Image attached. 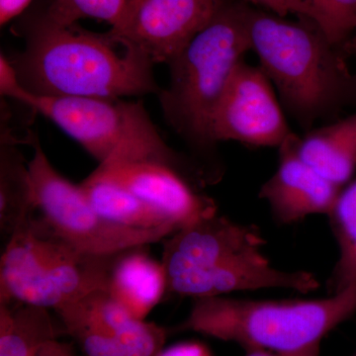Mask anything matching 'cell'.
Here are the masks:
<instances>
[{"label":"cell","instance_id":"obj_17","mask_svg":"<svg viewBox=\"0 0 356 356\" xmlns=\"http://www.w3.org/2000/svg\"><path fill=\"white\" fill-rule=\"evenodd\" d=\"M38 210L28 161L17 144L0 142V233L8 240Z\"/></svg>","mask_w":356,"mask_h":356},{"label":"cell","instance_id":"obj_6","mask_svg":"<svg viewBox=\"0 0 356 356\" xmlns=\"http://www.w3.org/2000/svg\"><path fill=\"white\" fill-rule=\"evenodd\" d=\"M30 107L54 122L99 165L161 163L175 168L200 188L209 185L189 154L168 146L142 102L33 95Z\"/></svg>","mask_w":356,"mask_h":356},{"label":"cell","instance_id":"obj_26","mask_svg":"<svg viewBox=\"0 0 356 356\" xmlns=\"http://www.w3.org/2000/svg\"><path fill=\"white\" fill-rule=\"evenodd\" d=\"M35 356H77L72 343H64L58 339L51 341L40 350Z\"/></svg>","mask_w":356,"mask_h":356},{"label":"cell","instance_id":"obj_14","mask_svg":"<svg viewBox=\"0 0 356 356\" xmlns=\"http://www.w3.org/2000/svg\"><path fill=\"white\" fill-rule=\"evenodd\" d=\"M146 248H129L113 255L104 290L139 320H146L166 295L165 268Z\"/></svg>","mask_w":356,"mask_h":356},{"label":"cell","instance_id":"obj_24","mask_svg":"<svg viewBox=\"0 0 356 356\" xmlns=\"http://www.w3.org/2000/svg\"><path fill=\"white\" fill-rule=\"evenodd\" d=\"M32 0H0V25L4 26L27 11Z\"/></svg>","mask_w":356,"mask_h":356},{"label":"cell","instance_id":"obj_9","mask_svg":"<svg viewBox=\"0 0 356 356\" xmlns=\"http://www.w3.org/2000/svg\"><path fill=\"white\" fill-rule=\"evenodd\" d=\"M293 133L268 77L259 65L243 60L215 113L214 140L218 144L235 140L248 146L280 147Z\"/></svg>","mask_w":356,"mask_h":356},{"label":"cell","instance_id":"obj_15","mask_svg":"<svg viewBox=\"0 0 356 356\" xmlns=\"http://www.w3.org/2000/svg\"><path fill=\"white\" fill-rule=\"evenodd\" d=\"M298 151L323 177L343 187L356 170V112L305 132Z\"/></svg>","mask_w":356,"mask_h":356},{"label":"cell","instance_id":"obj_25","mask_svg":"<svg viewBox=\"0 0 356 356\" xmlns=\"http://www.w3.org/2000/svg\"><path fill=\"white\" fill-rule=\"evenodd\" d=\"M238 1L259 7L282 17H286L288 14H290L288 0H238Z\"/></svg>","mask_w":356,"mask_h":356},{"label":"cell","instance_id":"obj_20","mask_svg":"<svg viewBox=\"0 0 356 356\" xmlns=\"http://www.w3.org/2000/svg\"><path fill=\"white\" fill-rule=\"evenodd\" d=\"M137 0H49L42 6L46 15L63 25L76 24L84 18H95L118 27Z\"/></svg>","mask_w":356,"mask_h":356},{"label":"cell","instance_id":"obj_19","mask_svg":"<svg viewBox=\"0 0 356 356\" xmlns=\"http://www.w3.org/2000/svg\"><path fill=\"white\" fill-rule=\"evenodd\" d=\"M327 217L339 252L327 289L337 294L356 286V178L341 188Z\"/></svg>","mask_w":356,"mask_h":356},{"label":"cell","instance_id":"obj_23","mask_svg":"<svg viewBox=\"0 0 356 356\" xmlns=\"http://www.w3.org/2000/svg\"><path fill=\"white\" fill-rule=\"evenodd\" d=\"M158 356H214L206 344L187 341L163 348Z\"/></svg>","mask_w":356,"mask_h":356},{"label":"cell","instance_id":"obj_22","mask_svg":"<svg viewBox=\"0 0 356 356\" xmlns=\"http://www.w3.org/2000/svg\"><path fill=\"white\" fill-rule=\"evenodd\" d=\"M0 95L4 100H10L30 107L33 93L21 83L19 76L10 58L0 56Z\"/></svg>","mask_w":356,"mask_h":356},{"label":"cell","instance_id":"obj_21","mask_svg":"<svg viewBox=\"0 0 356 356\" xmlns=\"http://www.w3.org/2000/svg\"><path fill=\"white\" fill-rule=\"evenodd\" d=\"M310 20L332 44L343 49L356 32V0H311Z\"/></svg>","mask_w":356,"mask_h":356},{"label":"cell","instance_id":"obj_8","mask_svg":"<svg viewBox=\"0 0 356 356\" xmlns=\"http://www.w3.org/2000/svg\"><path fill=\"white\" fill-rule=\"evenodd\" d=\"M28 161L41 221L53 235L89 255L107 257L129 248L147 247L177 232L172 226L129 228L100 216L84 195L81 185L72 184L51 165L36 135Z\"/></svg>","mask_w":356,"mask_h":356},{"label":"cell","instance_id":"obj_18","mask_svg":"<svg viewBox=\"0 0 356 356\" xmlns=\"http://www.w3.org/2000/svg\"><path fill=\"white\" fill-rule=\"evenodd\" d=\"M58 329L49 309L21 302L0 303V356H35L58 339Z\"/></svg>","mask_w":356,"mask_h":356},{"label":"cell","instance_id":"obj_29","mask_svg":"<svg viewBox=\"0 0 356 356\" xmlns=\"http://www.w3.org/2000/svg\"><path fill=\"white\" fill-rule=\"evenodd\" d=\"M346 47H350L351 50L355 51L356 53V32L355 33V35L351 37V39Z\"/></svg>","mask_w":356,"mask_h":356},{"label":"cell","instance_id":"obj_1","mask_svg":"<svg viewBox=\"0 0 356 356\" xmlns=\"http://www.w3.org/2000/svg\"><path fill=\"white\" fill-rule=\"evenodd\" d=\"M16 32L25 48L9 58L34 95L119 99L161 92L151 58L133 46L119 51L108 32L60 24L42 6L22 14Z\"/></svg>","mask_w":356,"mask_h":356},{"label":"cell","instance_id":"obj_28","mask_svg":"<svg viewBox=\"0 0 356 356\" xmlns=\"http://www.w3.org/2000/svg\"><path fill=\"white\" fill-rule=\"evenodd\" d=\"M310 2L311 0H288L290 14H295L299 18L305 17Z\"/></svg>","mask_w":356,"mask_h":356},{"label":"cell","instance_id":"obj_30","mask_svg":"<svg viewBox=\"0 0 356 356\" xmlns=\"http://www.w3.org/2000/svg\"><path fill=\"white\" fill-rule=\"evenodd\" d=\"M353 356H356V351L355 353H353Z\"/></svg>","mask_w":356,"mask_h":356},{"label":"cell","instance_id":"obj_27","mask_svg":"<svg viewBox=\"0 0 356 356\" xmlns=\"http://www.w3.org/2000/svg\"><path fill=\"white\" fill-rule=\"evenodd\" d=\"M245 356H320V348L312 350L298 351V353H273L267 350L247 351Z\"/></svg>","mask_w":356,"mask_h":356},{"label":"cell","instance_id":"obj_10","mask_svg":"<svg viewBox=\"0 0 356 356\" xmlns=\"http://www.w3.org/2000/svg\"><path fill=\"white\" fill-rule=\"evenodd\" d=\"M222 0H137L110 36L154 64H170L212 19Z\"/></svg>","mask_w":356,"mask_h":356},{"label":"cell","instance_id":"obj_12","mask_svg":"<svg viewBox=\"0 0 356 356\" xmlns=\"http://www.w3.org/2000/svg\"><path fill=\"white\" fill-rule=\"evenodd\" d=\"M300 137L293 133L280 149L277 170L261 185L259 196L282 225L303 221L312 215H329L343 187L337 186L302 159Z\"/></svg>","mask_w":356,"mask_h":356},{"label":"cell","instance_id":"obj_5","mask_svg":"<svg viewBox=\"0 0 356 356\" xmlns=\"http://www.w3.org/2000/svg\"><path fill=\"white\" fill-rule=\"evenodd\" d=\"M356 313V286L327 298L194 299L188 316L170 332H194L240 344L245 350L298 353L320 348L323 339Z\"/></svg>","mask_w":356,"mask_h":356},{"label":"cell","instance_id":"obj_4","mask_svg":"<svg viewBox=\"0 0 356 356\" xmlns=\"http://www.w3.org/2000/svg\"><path fill=\"white\" fill-rule=\"evenodd\" d=\"M266 240L252 225L217 214L178 229L163 241L165 299L219 297L228 293L283 288L315 291L313 273L275 268L262 252Z\"/></svg>","mask_w":356,"mask_h":356},{"label":"cell","instance_id":"obj_3","mask_svg":"<svg viewBox=\"0 0 356 356\" xmlns=\"http://www.w3.org/2000/svg\"><path fill=\"white\" fill-rule=\"evenodd\" d=\"M243 3L222 0L212 19L168 64L170 83L159 99L163 117L210 184L224 175L213 120L236 65L250 51Z\"/></svg>","mask_w":356,"mask_h":356},{"label":"cell","instance_id":"obj_11","mask_svg":"<svg viewBox=\"0 0 356 356\" xmlns=\"http://www.w3.org/2000/svg\"><path fill=\"white\" fill-rule=\"evenodd\" d=\"M95 170L161 211L178 229L218 213L202 188L170 166L142 161L99 165Z\"/></svg>","mask_w":356,"mask_h":356},{"label":"cell","instance_id":"obj_7","mask_svg":"<svg viewBox=\"0 0 356 356\" xmlns=\"http://www.w3.org/2000/svg\"><path fill=\"white\" fill-rule=\"evenodd\" d=\"M113 255L83 254L34 218L6 243L0 262V303L21 302L55 311L105 290Z\"/></svg>","mask_w":356,"mask_h":356},{"label":"cell","instance_id":"obj_16","mask_svg":"<svg viewBox=\"0 0 356 356\" xmlns=\"http://www.w3.org/2000/svg\"><path fill=\"white\" fill-rule=\"evenodd\" d=\"M79 185L93 209L113 224L140 229L172 226L178 231L175 222L161 211L96 170Z\"/></svg>","mask_w":356,"mask_h":356},{"label":"cell","instance_id":"obj_2","mask_svg":"<svg viewBox=\"0 0 356 356\" xmlns=\"http://www.w3.org/2000/svg\"><path fill=\"white\" fill-rule=\"evenodd\" d=\"M243 10L250 51L283 109L305 132L355 102L356 74L312 21L287 20L247 3Z\"/></svg>","mask_w":356,"mask_h":356},{"label":"cell","instance_id":"obj_13","mask_svg":"<svg viewBox=\"0 0 356 356\" xmlns=\"http://www.w3.org/2000/svg\"><path fill=\"white\" fill-rule=\"evenodd\" d=\"M60 322L76 321L113 337L131 356H158L168 329L133 317L104 290H96L56 309Z\"/></svg>","mask_w":356,"mask_h":356}]
</instances>
